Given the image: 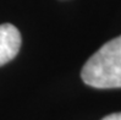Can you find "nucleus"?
I'll list each match as a JSON object with an SVG mask.
<instances>
[{
	"label": "nucleus",
	"instance_id": "1",
	"mask_svg": "<svg viewBox=\"0 0 121 120\" xmlns=\"http://www.w3.org/2000/svg\"><path fill=\"white\" fill-rule=\"evenodd\" d=\"M81 77L94 88L121 87V36L106 42L91 56L82 69Z\"/></svg>",
	"mask_w": 121,
	"mask_h": 120
},
{
	"label": "nucleus",
	"instance_id": "2",
	"mask_svg": "<svg viewBox=\"0 0 121 120\" xmlns=\"http://www.w3.org/2000/svg\"><path fill=\"white\" fill-rule=\"evenodd\" d=\"M21 42L20 31L13 25H0V66L8 64L17 55Z\"/></svg>",
	"mask_w": 121,
	"mask_h": 120
},
{
	"label": "nucleus",
	"instance_id": "3",
	"mask_svg": "<svg viewBox=\"0 0 121 120\" xmlns=\"http://www.w3.org/2000/svg\"><path fill=\"white\" fill-rule=\"evenodd\" d=\"M102 120H121V113H114V114H109Z\"/></svg>",
	"mask_w": 121,
	"mask_h": 120
}]
</instances>
